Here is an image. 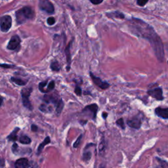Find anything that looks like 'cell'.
I'll use <instances>...</instances> for the list:
<instances>
[{"label":"cell","mask_w":168,"mask_h":168,"mask_svg":"<svg viewBox=\"0 0 168 168\" xmlns=\"http://www.w3.org/2000/svg\"><path fill=\"white\" fill-rule=\"evenodd\" d=\"M116 125L118 126H119L120 128L122 129V130H125V123H124V120L122 118L118 119L116 121Z\"/></svg>","instance_id":"484cf974"},{"label":"cell","mask_w":168,"mask_h":168,"mask_svg":"<svg viewBox=\"0 0 168 168\" xmlns=\"http://www.w3.org/2000/svg\"><path fill=\"white\" fill-rule=\"evenodd\" d=\"M102 116H103V118L105 120V119L107 118V116H108V113H106V112H103V114H102Z\"/></svg>","instance_id":"74e56055"},{"label":"cell","mask_w":168,"mask_h":168,"mask_svg":"<svg viewBox=\"0 0 168 168\" xmlns=\"http://www.w3.org/2000/svg\"><path fill=\"white\" fill-rule=\"evenodd\" d=\"M18 140H19V142L23 145H29L31 143V141H32L31 139L26 135L21 136L19 138Z\"/></svg>","instance_id":"44dd1931"},{"label":"cell","mask_w":168,"mask_h":168,"mask_svg":"<svg viewBox=\"0 0 168 168\" xmlns=\"http://www.w3.org/2000/svg\"><path fill=\"white\" fill-rule=\"evenodd\" d=\"M18 146L17 145V143H14L12 146V151L13 152L14 154H18Z\"/></svg>","instance_id":"d6a6232c"},{"label":"cell","mask_w":168,"mask_h":168,"mask_svg":"<svg viewBox=\"0 0 168 168\" xmlns=\"http://www.w3.org/2000/svg\"><path fill=\"white\" fill-rule=\"evenodd\" d=\"M29 165L28 160L26 158L18 159L15 163V168H27Z\"/></svg>","instance_id":"7c38bea8"},{"label":"cell","mask_w":168,"mask_h":168,"mask_svg":"<svg viewBox=\"0 0 168 168\" xmlns=\"http://www.w3.org/2000/svg\"><path fill=\"white\" fill-rule=\"evenodd\" d=\"M90 76H91V78L93 80V83L95 84L97 86L100 87V89H108L109 87H110V84L108 82H103V80L100 79V78L96 77L92 72H90Z\"/></svg>","instance_id":"9c48e42d"},{"label":"cell","mask_w":168,"mask_h":168,"mask_svg":"<svg viewBox=\"0 0 168 168\" xmlns=\"http://www.w3.org/2000/svg\"><path fill=\"white\" fill-rule=\"evenodd\" d=\"M98 106L96 104H92L85 106L82 110V114L89 117L91 119L95 120L98 111Z\"/></svg>","instance_id":"277c9868"},{"label":"cell","mask_w":168,"mask_h":168,"mask_svg":"<svg viewBox=\"0 0 168 168\" xmlns=\"http://www.w3.org/2000/svg\"><path fill=\"white\" fill-rule=\"evenodd\" d=\"M31 130L33 132H36L38 130V127L37 125H36L34 124H32L31 126Z\"/></svg>","instance_id":"d590c367"},{"label":"cell","mask_w":168,"mask_h":168,"mask_svg":"<svg viewBox=\"0 0 168 168\" xmlns=\"http://www.w3.org/2000/svg\"><path fill=\"white\" fill-rule=\"evenodd\" d=\"M51 143V139L49 137H47L43 142L40 144L38 147V150H37V154L38 155H39L41 152H42L43 148L45 147V146H46L47 145H48L49 143Z\"/></svg>","instance_id":"9a60e30c"},{"label":"cell","mask_w":168,"mask_h":168,"mask_svg":"<svg viewBox=\"0 0 168 168\" xmlns=\"http://www.w3.org/2000/svg\"><path fill=\"white\" fill-rule=\"evenodd\" d=\"M64 108V103L63 100L60 99V100L59 101L58 104L56 106V114L57 116H59L60 114H61Z\"/></svg>","instance_id":"ac0fdd59"},{"label":"cell","mask_w":168,"mask_h":168,"mask_svg":"<svg viewBox=\"0 0 168 168\" xmlns=\"http://www.w3.org/2000/svg\"><path fill=\"white\" fill-rule=\"evenodd\" d=\"M48 85V81H43L39 84V89L42 93H46L45 87Z\"/></svg>","instance_id":"4316f807"},{"label":"cell","mask_w":168,"mask_h":168,"mask_svg":"<svg viewBox=\"0 0 168 168\" xmlns=\"http://www.w3.org/2000/svg\"><path fill=\"white\" fill-rule=\"evenodd\" d=\"M105 149H106V143L104 138H103L99 146V152L100 155H102V154L104 152Z\"/></svg>","instance_id":"7402d4cb"},{"label":"cell","mask_w":168,"mask_h":168,"mask_svg":"<svg viewBox=\"0 0 168 168\" xmlns=\"http://www.w3.org/2000/svg\"><path fill=\"white\" fill-rule=\"evenodd\" d=\"M127 124L131 128L139 130L141 127V120L139 118H133L127 121Z\"/></svg>","instance_id":"30bf717a"},{"label":"cell","mask_w":168,"mask_h":168,"mask_svg":"<svg viewBox=\"0 0 168 168\" xmlns=\"http://www.w3.org/2000/svg\"><path fill=\"white\" fill-rule=\"evenodd\" d=\"M32 91V88H24L21 91V95H22V100H23V106L30 110H32L33 109L32 106L29 100V97L31 95Z\"/></svg>","instance_id":"3957f363"},{"label":"cell","mask_w":168,"mask_h":168,"mask_svg":"<svg viewBox=\"0 0 168 168\" xmlns=\"http://www.w3.org/2000/svg\"><path fill=\"white\" fill-rule=\"evenodd\" d=\"M165 47H166V49H167V51H168V44H166V45H165Z\"/></svg>","instance_id":"60d3db41"},{"label":"cell","mask_w":168,"mask_h":168,"mask_svg":"<svg viewBox=\"0 0 168 168\" xmlns=\"http://www.w3.org/2000/svg\"><path fill=\"white\" fill-rule=\"evenodd\" d=\"M34 11L28 6L24 7V8L18 9L16 11L15 16L17 23L18 24H21L26 22L28 20H32L34 17Z\"/></svg>","instance_id":"7a4b0ae2"},{"label":"cell","mask_w":168,"mask_h":168,"mask_svg":"<svg viewBox=\"0 0 168 168\" xmlns=\"http://www.w3.org/2000/svg\"><path fill=\"white\" fill-rule=\"evenodd\" d=\"M156 115L163 119H168V108L157 107L155 109Z\"/></svg>","instance_id":"8fae6325"},{"label":"cell","mask_w":168,"mask_h":168,"mask_svg":"<svg viewBox=\"0 0 168 168\" xmlns=\"http://www.w3.org/2000/svg\"><path fill=\"white\" fill-rule=\"evenodd\" d=\"M39 109L43 112H51L53 111V108L51 106H48L45 104H41L39 107Z\"/></svg>","instance_id":"ffe728a7"},{"label":"cell","mask_w":168,"mask_h":168,"mask_svg":"<svg viewBox=\"0 0 168 168\" xmlns=\"http://www.w3.org/2000/svg\"><path fill=\"white\" fill-rule=\"evenodd\" d=\"M39 8L42 11H45L48 14H53L55 13V8L49 0H39Z\"/></svg>","instance_id":"5b68a950"},{"label":"cell","mask_w":168,"mask_h":168,"mask_svg":"<svg viewBox=\"0 0 168 168\" xmlns=\"http://www.w3.org/2000/svg\"><path fill=\"white\" fill-rule=\"evenodd\" d=\"M148 95L156 99L157 100H162L164 98L163 96V91L161 87H156L147 91Z\"/></svg>","instance_id":"52a82bcc"},{"label":"cell","mask_w":168,"mask_h":168,"mask_svg":"<svg viewBox=\"0 0 168 168\" xmlns=\"http://www.w3.org/2000/svg\"><path fill=\"white\" fill-rule=\"evenodd\" d=\"M43 100L46 104H53L55 106H57L60 99L54 95H45L43 97Z\"/></svg>","instance_id":"5bb4252c"},{"label":"cell","mask_w":168,"mask_h":168,"mask_svg":"<svg viewBox=\"0 0 168 168\" xmlns=\"http://www.w3.org/2000/svg\"><path fill=\"white\" fill-rule=\"evenodd\" d=\"M72 43V42H70V43L67 45L65 49V53L66 57V62H67V71H69L71 65V53H70V46Z\"/></svg>","instance_id":"4fadbf2b"},{"label":"cell","mask_w":168,"mask_h":168,"mask_svg":"<svg viewBox=\"0 0 168 168\" xmlns=\"http://www.w3.org/2000/svg\"><path fill=\"white\" fill-rule=\"evenodd\" d=\"M50 68L53 71H55V72H59L60 70V66L59 63L55 60V61H53L51 63L50 65Z\"/></svg>","instance_id":"d4e9b609"},{"label":"cell","mask_w":168,"mask_h":168,"mask_svg":"<svg viewBox=\"0 0 168 168\" xmlns=\"http://www.w3.org/2000/svg\"><path fill=\"white\" fill-rule=\"evenodd\" d=\"M100 168H104V167H100Z\"/></svg>","instance_id":"b9f144b4"},{"label":"cell","mask_w":168,"mask_h":168,"mask_svg":"<svg viewBox=\"0 0 168 168\" xmlns=\"http://www.w3.org/2000/svg\"><path fill=\"white\" fill-rule=\"evenodd\" d=\"M47 22H48V24L49 26H52V25H53L55 23V19L53 17H51L48 18V21H47Z\"/></svg>","instance_id":"1f68e13d"},{"label":"cell","mask_w":168,"mask_h":168,"mask_svg":"<svg viewBox=\"0 0 168 168\" xmlns=\"http://www.w3.org/2000/svg\"><path fill=\"white\" fill-rule=\"evenodd\" d=\"M21 42V40L18 36L17 35L13 36L10 39L8 45L7 46V48L9 50H15L20 46Z\"/></svg>","instance_id":"ba28073f"},{"label":"cell","mask_w":168,"mask_h":168,"mask_svg":"<svg viewBox=\"0 0 168 168\" xmlns=\"http://www.w3.org/2000/svg\"><path fill=\"white\" fill-rule=\"evenodd\" d=\"M130 27L131 32L135 35L145 38L150 42L157 59L160 62H163L165 56L164 45L162 40L152 26L142 20L133 18L131 20Z\"/></svg>","instance_id":"6da1fadb"},{"label":"cell","mask_w":168,"mask_h":168,"mask_svg":"<svg viewBox=\"0 0 168 168\" xmlns=\"http://www.w3.org/2000/svg\"><path fill=\"white\" fill-rule=\"evenodd\" d=\"M156 165V168H168V162L165 160H162L159 158H155Z\"/></svg>","instance_id":"e0dca14e"},{"label":"cell","mask_w":168,"mask_h":168,"mask_svg":"<svg viewBox=\"0 0 168 168\" xmlns=\"http://www.w3.org/2000/svg\"><path fill=\"white\" fill-rule=\"evenodd\" d=\"M12 26V18L9 15H5L0 18V28L3 32H8Z\"/></svg>","instance_id":"8992f818"},{"label":"cell","mask_w":168,"mask_h":168,"mask_svg":"<svg viewBox=\"0 0 168 168\" xmlns=\"http://www.w3.org/2000/svg\"><path fill=\"white\" fill-rule=\"evenodd\" d=\"M74 92H75V93L78 96L81 95H82V89H81V87H79L78 85H76V87H75Z\"/></svg>","instance_id":"f546056e"},{"label":"cell","mask_w":168,"mask_h":168,"mask_svg":"<svg viewBox=\"0 0 168 168\" xmlns=\"http://www.w3.org/2000/svg\"><path fill=\"white\" fill-rule=\"evenodd\" d=\"M19 130H20L19 127H16V128L10 133V135L7 137L8 140L9 141H12V142H15V141H16L18 139L17 133L19 131Z\"/></svg>","instance_id":"2e32d148"},{"label":"cell","mask_w":168,"mask_h":168,"mask_svg":"<svg viewBox=\"0 0 168 168\" xmlns=\"http://www.w3.org/2000/svg\"><path fill=\"white\" fill-rule=\"evenodd\" d=\"M4 166H5V160L1 159L0 160V167L3 168L4 167Z\"/></svg>","instance_id":"8d00e7d4"},{"label":"cell","mask_w":168,"mask_h":168,"mask_svg":"<svg viewBox=\"0 0 168 168\" xmlns=\"http://www.w3.org/2000/svg\"><path fill=\"white\" fill-rule=\"evenodd\" d=\"M106 15L109 17H114V18H124V15L123 14V13H120L118 11L107 13Z\"/></svg>","instance_id":"d6986e66"},{"label":"cell","mask_w":168,"mask_h":168,"mask_svg":"<svg viewBox=\"0 0 168 168\" xmlns=\"http://www.w3.org/2000/svg\"><path fill=\"white\" fill-rule=\"evenodd\" d=\"M3 99L2 97L0 96V106H1L3 104Z\"/></svg>","instance_id":"ab89813d"},{"label":"cell","mask_w":168,"mask_h":168,"mask_svg":"<svg viewBox=\"0 0 168 168\" xmlns=\"http://www.w3.org/2000/svg\"><path fill=\"white\" fill-rule=\"evenodd\" d=\"M167 64H168V61H167Z\"/></svg>","instance_id":"7bdbcfd3"},{"label":"cell","mask_w":168,"mask_h":168,"mask_svg":"<svg viewBox=\"0 0 168 168\" xmlns=\"http://www.w3.org/2000/svg\"><path fill=\"white\" fill-rule=\"evenodd\" d=\"M0 67H2L4 69H11L14 67L13 65H10V64H0Z\"/></svg>","instance_id":"836d02e7"},{"label":"cell","mask_w":168,"mask_h":168,"mask_svg":"<svg viewBox=\"0 0 168 168\" xmlns=\"http://www.w3.org/2000/svg\"><path fill=\"white\" fill-rule=\"evenodd\" d=\"M82 137H83V135H82V134H81V135H80L78 137V139H77L75 141V143H74V145H73L74 148H75V149H76V148H78V147L79 146L80 143H81V140H82Z\"/></svg>","instance_id":"f1b7e54d"},{"label":"cell","mask_w":168,"mask_h":168,"mask_svg":"<svg viewBox=\"0 0 168 168\" xmlns=\"http://www.w3.org/2000/svg\"><path fill=\"white\" fill-rule=\"evenodd\" d=\"M55 82H54V81H53V80H52V81H51V82L49 83L48 87H47V92L48 93V92H49V91H53V89H55Z\"/></svg>","instance_id":"83f0119b"},{"label":"cell","mask_w":168,"mask_h":168,"mask_svg":"<svg viewBox=\"0 0 168 168\" xmlns=\"http://www.w3.org/2000/svg\"><path fill=\"white\" fill-rule=\"evenodd\" d=\"M92 153L90 151H85L82 156V160L85 162H88L91 160Z\"/></svg>","instance_id":"cb8c5ba5"},{"label":"cell","mask_w":168,"mask_h":168,"mask_svg":"<svg viewBox=\"0 0 168 168\" xmlns=\"http://www.w3.org/2000/svg\"><path fill=\"white\" fill-rule=\"evenodd\" d=\"M148 2H149V0H137V3L138 5L140 7H143Z\"/></svg>","instance_id":"4dcf8cb0"},{"label":"cell","mask_w":168,"mask_h":168,"mask_svg":"<svg viewBox=\"0 0 168 168\" xmlns=\"http://www.w3.org/2000/svg\"><path fill=\"white\" fill-rule=\"evenodd\" d=\"M11 81L13 82H14L17 85H21V86H24V85H25L26 84V83H27L26 81H24V80H23L21 79L17 78H15V77H12L11 78Z\"/></svg>","instance_id":"603a6c76"},{"label":"cell","mask_w":168,"mask_h":168,"mask_svg":"<svg viewBox=\"0 0 168 168\" xmlns=\"http://www.w3.org/2000/svg\"><path fill=\"white\" fill-rule=\"evenodd\" d=\"M27 168H34V164L33 163H29V165Z\"/></svg>","instance_id":"f35d334b"},{"label":"cell","mask_w":168,"mask_h":168,"mask_svg":"<svg viewBox=\"0 0 168 168\" xmlns=\"http://www.w3.org/2000/svg\"><path fill=\"white\" fill-rule=\"evenodd\" d=\"M89 1L94 5H99L101 3L103 2V0H89Z\"/></svg>","instance_id":"e575fe53"}]
</instances>
